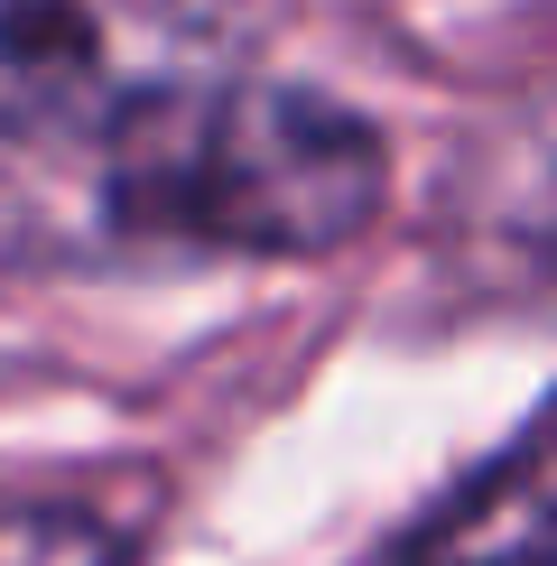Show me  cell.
I'll return each instance as SVG.
<instances>
[{
	"mask_svg": "<svg viewBox=\"0 0 557 566\" xmlns=\"http://www.w3.org/2000/svg\"><path fill=\"white\" fill-rule=\"evenodd\" d=\"M390 196V149L354 103L288 75H214L103 149V214L130 242L316 261Z\"/></svg>",
	"mask_w": 557,
	"mask_h": 566,
	"instance_id": "6da1fadb",
	"label": "cell"
},
{
	"mask_svg": "<svg viewBox=\"0 0 557 566\" xmlns=\"http://www.w3.org/2000/svg\"><path fill=\"white\" fill-rule=\"evenodd\" d=\"M251 0H0V139L112 149L251 65Z\"/></svg>",
	"mask_w": 557,
	"mask_h": 566,
	"instance_id": "7a4b0ae2",
	"label": "cell"
},
{
	"mask_svg": "<svg viewBox=\"0 0 557 566\" xmlns=\"http://www.w3.org/2000/svg\"><path fill=\"white\" fill-rule=\"evenodd\" d=\"M390 566H557V399L400 530Z\"/></svg>",
	"mask_w": 557,
	"mask_h": 566,
	"instance_id": "3957f363",
	"label": "cell"
},
{
	"mask_svg": "<svg viewBox=\"0 0 557 566\" xmlns=\"http://www.w3.org/2000/svg\"><path fill=\"white\" fill-rule=\"evenodd\" d=\"M464 232H474V251L493 261L502 289L557 297V84L529 93V103L474 149Z\"/></svg>",
	"mask_w": 557,
	"mask_h": 566,
	"instance_id": "277c9868",
	"label": "cell"
},
{
	"mask_svg": "<svg viewBox=\"0 0 557 566\" xmlns=\"http://www.w3.org/2000/svg\"><path fill=\"white\" fill-rule=\"evenodd\" d=\"M130 538L84 502H10L0 511V566H122Z\"/></svg>",
	"mask_w": 557,
	"mask_h": 566,
	"instance_id": "5b68a950",
	"label": "cell"
}]
</instances>
